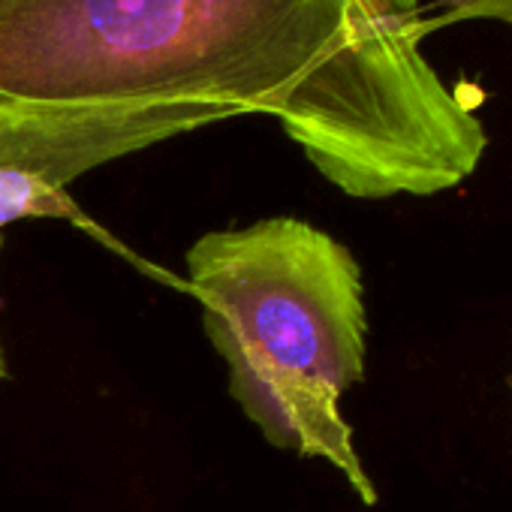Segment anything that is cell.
<instances>
[{"instance_id": "obj_1", "label": "cell", "mask_w": 512, "mask_h": 512, "mask_svg": "<svg viewBox=\"0 0 512 512\" xmlns=\"http://www.w3.org/2000/svg\"><path fill=\"white\" fill-rule=\"evenodd\" d=\"M422 0H0V166L67 187L269 115L353 199L437 196L488 151L422 43Z\"/></svg>"}, {"instance_id": "obj_2", "label": "cell", "mask_w": 512, "mask_h": 512, "mask_svg": "<svg viewBox=\"0 0 512 512\" xmlns=\"http://www.w3.org/2000/svg\"><path fill=\"white\" fill-rule=\"evenodd\" d=\"M229 395L263 437L332 464L365 506L380 500L341 413L365 380L368 311L353 250L299 217L196 238L184 256Z\"/></svg>"}, {"instance_id": "obj_3", "label": "cell", "mask_w": 512, "mask_h": 512, "mask_svg": "<svg viewBox=\"0 0 512 512\" xmlns=\"http://www.w3.org/2000/svg\"><path fill=\"white\" fill-rule=\"evenodd\" d=\"M34 217H61L70 223H88L67 187L46 181L37 172L0 166V226Z\"/></svg>"}, {"instance_id": "obj_4", "label": "cell", "mask_w": 512, "mask_h": 512, "mask_svg": "<svg viewBox=\"0 0 512 512\" xmlns=\"http://www.w3.org/2000/svg\"><path fill=\"white\" fill-rule=\"evenodd\" d=\"M467 22H497L512 28V0H437L422 13L425 37Z\"/></svg>"}, {"instance_id": "obj_5", "label": "cell", "mask_w": 512, "mask_h": 512, "mask_svg": "<svg viewBox=\"0 0 512 512\" xmlns=\"http://www.w3.org/2000/svg\"><path fill=\"white\" fill-rule=\"evenodd\" d=\"M0 247H4V238H0ZM10 371H7V356H4V347H0V380H7Z\"/></svg>"}, {"instance_id": "obj_6", "label": "cell", "mask_w": 512, "mask_h": 512, "mask_svg": "<svg viewBox=\"0 0 512 512\" xmlns=\"http://www.w3.org/2000/svg\"><path fill=\"white\" fill-rule=\"evenodd\" d=\"M509 389H512V377H509Z\"/></svg>"}]
</instances>
